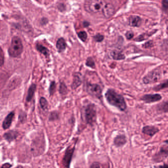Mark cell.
<instances>
[{
	"label": "cell",
	"instance_id": "cell-1",
	"mask_svg": "<svg viewBox=\"0 0 168 168\" xmlns=\"http://www.w3.org/2000/svg\"><path fill=\"white\" fill-rule=\"evenodd\" d=\"M105 97L110 105L115 106L120 111L123 112L126 109V103L123 97L113 89H108L105 94Z\"/></svg>",
	"mask_w": 168,
	"mask_h": 168
},
{
	"label": "cell",
	"instance_id": "cell-2",
	"mask_svg": "<svg viewBox=\"0 0 168 168\" xmlns=\"http://www.w3.org/2000/svg\"><path fill=\"white\" fill-rule=\"evenodd\" d=\"M23 51V46L21 40L18 36H15L12 39L10 46L9 48V54L12 57H17L21 54Z\"/></svg>",
	"mask_w": 168,
	"mask_h": 168
},
{
	"label": "cell",
	"instance_id": "cell-3",
	"mask_svg": "<svg viewBox=\"0 0 168 168\" xmlns=\"http://www.w3.org/2000/svg\"><path fill=\"white\" fill-rule=\"evenodd\" d=\"M84 117L86 123L93 126L97 119L96 108L94 104L89 103L85 106Z\"/></svg>",
	"mask_w": 168,
	"mask_h": 168
},
{
	"label": "cell",
	"instance_id": "cell-4",
	"mask_svg": "<svg viewBox=\"0 0 168 168\" xmlns=\"http://www.w3.org/2000/svg\"><path fill=\"white\" fill-rule=\"evenodd\" d=\"M106 2L102 0H89L85 1V10L92 13L101 12Z\"/></svg>",
	"mask_w": 168,
	"mask_h": 168
},
{
	"label": "cell",
	"instance_id": "cell-5",
	"mask_svg": "<svg viewBox=\"0 0 168 168\" xmlns=\"http://www.w3.org/2000/svg\"><path fill=\"white\" fill-rule=\"evenodd\" d=\"M86 90L89 95L96 98L102 97V90L99 85L96 84H88L86 86Z\"/></svg>",
	"mask_w": 168,
	"mask_h": 168
},
{
	"label": "cell",
	"instance_id": "cell-6",
	"mask_svg": "<svg viewBox=\"0 0 168 168\" xmlns=\"http://www.w3.org/2000/svg\"><path fill=\"white\" fill-rule=\"evenodd\" d=\"M161 73L160 70H152L146 76L144 77L143 78V82L145 84L155 83L158 81V80L161 78Z\"/></svg>",
	"mask_w": 168,
	"mask_h": 168
},
{
	"label": "cell",
	"instance_id": "cell-7",
	"mask_svg": "<svg viewBox=\"0 0 168 168\" xmlns=\"http://www.w3.org/2000/svg\"><path fill=\"white\" fill-rule=\"evenodd\" d=\"M75 149V147L71 148L70 147H69L67 148L66 150L65 151L62 161L63 165L65 168H70Z\"/></svg>",
	"mask_w": 168,
	"mask_h": 168
},
{
	"label": "cell",
	"instance_id": "cell-8",
	"mask_svg": "<svg viewBox=\"0 0 168 168\" xmlns=\"http://www.w3.org/2000/svg\"><path fill=\"white\" fill-rule=\"evenodd\" d=\"M168 143H167L166 144V145L161 147L160 151L154 156V161L156 162H160L162 161L163 160L168 157Z\"/></svg>",
	"mask_w": 168,
	"mask_h": 168
},
{
	"label": "cell",
	"instance_id": "cell-9",
	"mask_svg": "<svg viewBox=\"0 0 168 168\" xmlns=\"http://www.w3.org/2000/svg\"><path fill=\"white\" fill-rule=\"evenodd\" d=\"M102 13L106 18H109L113 16L115 12V8L111 3H106L102 10Z\"/></svg>",
	"mask_w": 168,
	"mask_h": 168
},
{
	"label": "cell",
	"instance_id": "cell-10",
	"mask_svg": "<svg viewBox=\"0 0 168 168\" xmlns=\"http://www.w3.org/2000/svg\"><path fill=\"white\" fill-rule=\"evenodd\" d=\"M162 96L159 94H147L144 95L141 98V100L146 103H151L154 102H158L161 100Z\"/></svg>",
	"mask_w": 168,
	"mask_h": 168
},
{
	"label": "cell",
	"instance_id": "cell-11",
	"mask_svg": "<svg viewBox=\"0 0 168 168\" xmlns=\"http://www.w3.org/2000/svg\"><path fill=\"white\" fill-rule=\"evenodd\" d=\"M159 131V129L157 127L154 126L147 125L142 128V132L145 135H148L149 136H153L154 135L157 133Z\"/></svg>",
	"mask_w": 168,
	"mask_h": 168
},
{
	"label": "cell",
	"instance_id": "cell-12",
	"mask_svg": "<svg viewBox=\"0 0 168 168\" xmlns=\"http://www.w3.org/2000/svg\"><path fill=\"white\" fill-rule=\"evenodd\" d=\"M126 142V137L124 135H118L114 139V145L117 147H123Z\"/></svg>",
	"mask_w": 168,
	"mask_h": 168
},
{
	"label": "cell",
	"instance_id": "cell-13",
	"mask_svg": "<svg viewBox=\"0 0 168 168\" xmlns=\"http://www.w3.org/2000/svg\"><path fill=\"white\" fill-rule=\"evenodd\" d=\"M142 19L138 16H131L129 18V24L130 26L134 27H138L141 26L142 23Z\"/></svg>",
	"mask_w": 168,
	"mask_h": 168
},
{
	"label": "cell",
	"instance_id": "cell-14",
	"mask_svg": "<svg viewBox=\"0 0 168 168\" xmlns=\"http://www.w3.org/2000/svg\"><path fill=\"white\" fill-rule=\"evenodd\" d=\"M14 115H15L14 112H11L4 119L3 123V127L4 129H7L8 128H10V127L12 124Z\"/></svg>",
	"mask_w": 168,
	"mask_h": 168
},
{
	"label": "cell",
	"instance_id": "cell-15",
	"mask_svg": "<svg viewBox=\"0 0 168 168\" xmlns=\"http://www.w3.org/2000/svg\"><path fill=\"white\" fill-rule=\"evenodd\" d=\"M66 43L63 38L61 37L58 40L56 43V48L59 52H62L65 51L66 48Z\"/></svg>",
	"mask_w": 168,
	"mask_h": 168
},
{
	"label": "cell",
	"instance_id": "cell-16",
	"mask_svg": "<svg viewBox=\"0 0 168 168\" xmlns=\"http://www.w3.org/2000/svg\"><path fill=\"white\" fill-rule=\"evenodd\" d=\"M18 136L17 132L15 131H10L4 134V138L6 140L11 142L15 139Z\"/></svg>",
	"mask_w": 168,
	"mask_h": 168
},
{
	"label": "cell",
	"instance_id": "cell-17",
	"mask_svg": "<svg viewBox=\"0 0 168 168\" xmlns=\"http://www.w3.org/2000/svg\"><path fill=\"white\" fill-rule=\"evenodd\" d=\"M111 56L113 59L117 60H120L125 59V56L121 52L119 51H114L111 53Z\"/></svg>",
	"mask_w": 168,
	"mask_h": 168
},
{
	"label": "cell",
	"instance_id": "cell-18",
	"mask_svg": "<svg viewBox=\"0 0 168 168\" xmlns=\"http://www.w3.org/2000/svg\"><path fill=\"white\" fill-rule=\"evenodd\" d=\"M36 89V85L34 84H33L31 85L30 87H29L27 96V98H26V100H27V102H30V101H31V100L33 97Z\"/></svg>",
	"mask_w": 168,
	"mask_h": 168
},
{
	"label": "cell",
	"instance_id": "cell-19",
	"mask_svg": "<svg viewBox=\"0 0 168 168\" xmlns=\"http://www.w3.org/2000/svg\"><path fill=\"white\" fill-rule=\"evenodd\" d=\"M36 48L40 52L45 56H48L49 55V51L48 50L47 48H45L43 45H42L38 44V43L37 44Z\"/></svg>",
	"mask_w": 168,
	"mask_h": 168
},
{
	"label": "cell",
	"instance_id": "cell-20",
	"mask_svg": "<svg viewBox=\"0 0 168 168\" xmlns=\"http://www.w3.org/2000/svg\"><path fill=\"white\" fill-rule=\"evenodd\" d=\"M81 84V78L78 75H74L73 82L72 84V87L73 89H76Z\"/></svg>",
	"mask_w": 168,
	"mask_h": 168
},
{
	"label": "cell",
	"instance_id": "cell-21",
	"mask_svg": "<svg viewBox=\"0 0 168 168\" xmlns=\"http://www.w3.org/2000/svg\"><path fill=\"white\" fill-rule=\"evenodd\" d=\"M40 106L44 111H46L48 109V102L46 99L43 97L40 98Z\"/></svg>",
	"mask_w": 168,
	"mask_h": 168
},
{
	"label": "cell",
	"instance_id": "cell-22",
	"mask_svg": "<svg viewBox=\"0 0 168 168\" xmlns=\"http://www.w3.org/2000/svg\"><path fill=\"white\" fill-rule=\"evenodd\" d=\"M152 33L151 34H141L139 35L138 37H136V41H138V42H141L142 40H145V39H147L149 37L151 36Z\"/></svg>",
	"mask_w": 168,
	"mask_h": 168
},
{
	"label": "cell",
	"instance_id": "cell-23",
	"mask_svg": "<svg viewBox=\"0 0 168 168\" xmlns=\"http://www.w3.org/2000/svg\"><path fill=\"white\" fill-rule=\"evenodd\" d=\"M20 79H17V78H13L12 79V82H10V88L11 89H13L15 88L16 87V86L20 84Z\"/></svg>",
	"mask_w": 168,
	"mask_h": 168
},
{
	"label": "cell",
	"instance_id": "cell-24",
	"mask_svg": "<svg viewBox=\"0 0 168 168\" xmlns=\"http://www.w3.org/2000/svg\"><path fill=\"white\" fill-rule=\"evenodd\" d=\"M86 65L87 66L91 68H95V62L94 61L93 58L91 57L88 58L86 61Z\"/></svg>",
	"mask_w": 168,
	"mask_h": 168
},
{
	"label": "cell",
	"instance_id": "cell-25",
	"mask_svg": "<svg viewBox=\"0 0 168 168\" xmlns=\"http://www.w3.org/2000/svg\"><path fill=\"white\" fill-rule=\"evenodd\" d=\"M59 92L61 94L65 95L67 92V88L64 82H61L59 88Z\"/></svg>",
	"mask_w": 168,
	"mask_h": 168
},
{
	"label": "cell",
	"instance_id": "cell-26",
	"mask_svg": "<svg viewBox=\"0 0 168 168\" xmlns=\"http://www.w3.org/2000/svg\"><path fill=\"white\" fill-rule=\"evenodd\" d=\"M78 37L82 42H85L87 39V34L85 31H81L78 33Z\"/></svg>",
	"mask_w": 168,
	"mask_h": 168
},
{
	"label": "cell",
	"instance_id": "cell-27",
	"mask_svg": "<svg viewBox=\"0 0 168 168\" xmlns=\"http://www.w3.org/2000/svg\"><path fill=\"white\" fill-rule=\"evenodd\" d=\"M93 38L96 42H101L103 40V39H104V36L102 34H96L95 36H94Z\"/></svg>",
	"mask_w": 168,
	"mask_h": 168
},
{
	"label": "cell",
	"instance_id": "cell-28",
	"mask_svg": "<svg viewBox=\"0 0 168 168\" xmlns=\"http://www.w3.org/2000/svg\"><path fill=\"white\" fill-rule=\"evenodd\" d=\"M167 86H168V82H167V81H166V82H165L164 84H161L158 85V86H156V87L154 89L155 90L159 91L161 89L167 87Z\"/></svg>",
	"mask_w": 168,
	"mask_h": 168
},
{
	"label": "cell",
	"instance_id": "cell-29",
	"mask_svg": "<svg viewBox=\"0 0 168 168\" xmlns=\"http://www.w3.org/2000/svg\"><path fill=\"white\" fill-rule=\"evenodd\" d=\"M4 63V53L1 48L0 47V67Z\"/></svg>",
	"mask_w": 168,
	"mask_h": 168
},
{
	"label": "cell",
	"instance_id": "cell-30",
	"mask_svg": "<svg viewBox=\"0 0 168 168\" xmlns=\"http://www.w3.org/2000/svg\"><path fill=\"white\" fill-rule=\"evenodd\" d=\"M55 88H56V84L54 81H53L51 83V86L49 87V92L51 95H52L54 93L55 90Z\"/></svg>",
	"mask_w": 168,
	"mask_h": 168
},
{
	"label": "cell",
	"instance_id": "cell-31",
	"mask_svg": "<svg viewBox=\"0 0 168 168\" xmlns=\"http://www.w3.org/2000/svg\"><path fill=\"white\" fill-rule=\"evenodd\" d=\"M162 7L164 12H167L168 10V1L164 0L162 2Z\"/></svg>",
	"mask_w": 168,
	"mask_h": 168
},
{
	"label": "cell",
	"instance_id": "cell-32",
	"mask_svg": "<svg viewBox=\"0 0 168 168\" xmlns=\"http://www.w3.org/2000/svg\"><path fill=\"white\" fill-rule=\"evenodd\" d=\"M58 117V114L56 112H53L51 114V116H50V117H49V119L51 120H54L57 119Z\"/></svg>",
	"mask_w": 168,
	"mask_h": 168
},
{
	"label": "cell",
	"instance_id": "cell-33",
	"mask_svg": "<svg viewBox=\"0 0 168 168\" xmlns=\"http://www.w3.org/2000/svg\"><path fill=\"white\" fill-rule=\"evenodd\" d=\"M126 37L128 40H130L132 39L133 37H134V33L132 31H128L125 34Z\"/></svg>",
	"mask_w": 168,
	"mask_h": 168
},
{
	"label": "cell",
	"instance_id": "cell-34",
	"mask_svg": "<svg viewBox=\"0 0 168 168\" xmlns=\"http://www.w3.org/2000/svg\"><path fill=\"white\" fill-rule=\"evenodd\" d=\"M152 46H153V42L151 40H150V41H148V42L145 43L143 45V46L145 48H150Z\"/></svg>",
	"mask_w": 168,
	"mask_h": 168
},
{
	"label": "cell",
	"instance_id": "cell-35",
	"mask_svg": "<svg viewBox=\"0 0 168 168\" xmlns=\"http://www.w3.org/2000/svg\"><path fill=\"white\" fill-rule=\"evenodd\" d=\"M162 108L161 109V110L163 111L164 112H168V103L167 102H166L163 105H162Z\"/></svg>",
	"mask_w": 168,
	"mask_h": 168
},
{
	"label": "cell",
	"instance_id": "cell-36",
	"mask_svg": "<svg viewBox=\"0 0 168 168\" xmlns=\"http://www.w3.org/2000/svg\"><path fill=\"white\" fill-rule=\"evenodd\" d=\"M90 168H101V166H100V164L99 163L94 162L91 165Z\"/></svg>",
	"mask_w": 168,
	"mask_h": 168
},
{
	"label": "cell",
	"instance_id": "cell-37",
	"mask_svg": "<svg viewBox=\"0 0 168 168\" xmlns=\"http://www.w3.org/2000/svg\"><path fill=\"white\" fill-rule=\"evenodd\" d=\"M12 165L10 163H6L1 166L0 168H10Z\"/></svg>",
	"mask_w": 168,
	"mask_h": 168
},
{
	"label": "cell",
	"instance_id": "cell-38",
	"mask_svg": "<svg viewBox=\"0 0 168 168\" xmlns=\"http://www.w3.org/2000/svg\"><path fill=\"white\" fill-rule=\"evenodd\" d=\"M41 21H42V24H45L48 23V20L47 19L44 18L42 19Z\"/></svg>",
	"mask_w": 168,
	"mask_h": 168
},
{
	"label": "cell",
	"instance_id": "cell-39",
	"mask_svg": "<svg viewBox=\"0 0 168 168\" xmlns=\"http://www.w3.org/2000/svg\"><path fill=\"white\" fill-rule=\"evenodd\" d=\"M159 168H168V164L165 163L163 165L159 166Z\"/></svg>",
	"mask_w": 168,
	"mask_h": 168
},
{
	"label": "cell",
	"instance_id": "cell-40",
	"mask_svg": "<svg viewBox=\"0 0 168 168\" xmlns=\"http://www.w3.org/2000/svg\"><path fill=\"white\" fill-rule=\"evenodd\" d=\"M84 27H87L89 26V23L87 21H84Z\"/></svg>",
	"mask_w": 168,
	"mask_h": 168
},
{
	"label": "cell",
	"instance_id": "cell-41",
	"mask_svg": "<svg viewBox=\"0 0 168 168\" xmlns=\"http://www.w3.org/2000/svg\"><path fill=\"white\" fill-rule=\"evenodd\" d=\"M15 168H23V167H22L21 166H17V167H16Z\"/></svg>",
	"mask_w": 168,
	"mask_h": 168
}]
</instances>
